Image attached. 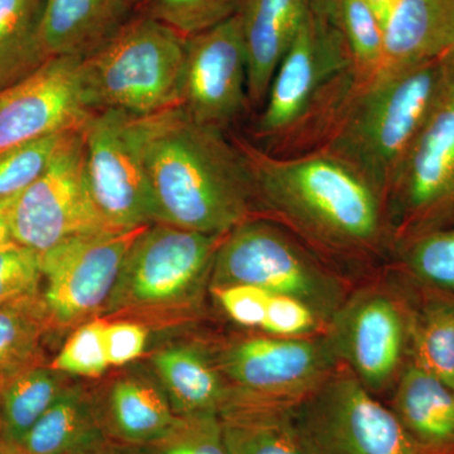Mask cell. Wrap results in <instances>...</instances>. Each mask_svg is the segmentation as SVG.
I'll return each instance as SVG.
<instances>
[{
	"label": "cell",
	"instance_id": "cell-4",
	"mask_svg": "<svg viewBox=\"0 0 454 454\" xmlns=\"http://www.w3.org/2000/svg\"><path fill=\"white\" fill-rule=\"evenodd\" d=\"M447 74V55L414 67L380 71L357 86L319 148L360 173L387 203Z\"/></svg>",
	"mask_w": 454,
	"mask_h": 454
},
{
	"label": "cell",
	"instance_id": "cell-24",
	"mask_svg": "<svg viewBox=\"0 0 454 454\" xmlns=\"http://www.w3.org/2000/svg\"><path fill=\"white\" fill-rule=\"evenodd\" d=\"M107 441L97 397L68 384L18 446L27 454H77Z\"/></svg>",
	"mask_w": 454,
	"mask_h": 454
},
{
	"label": "cell",
	"instance_id": "cell-46",
	"mask_svg": "<svg viewBox=\"0 0 454 454\" xmlns=\"http://www.w3.org/2000/svg\"><path fill=\"white\" fill-rule=\"evenodd\" d=\"M454 454V453H453Z\"/></svg>",
	"mask_w": 454,
	"mask_h": 454
},
{
	"label": "cell",
	"instance_id": "cell-26",
	"mask_svg": "<svg viewBox=\"0 0 454 454\" xmlns=\"http://www.w3.org/2000/svg\"><path fill=\"white\" fill-rule=\"evenodd\" d=\"M65 373L35 366L9 379L2 387L0 438L18 444L67 387Z\"/></svg>",
	"mask_w": 454,
	"mask_h": 454
},
{
	"label": "cell",
	"instance_id": "cell-11",
	"mask_svg": "<svg viewBox=\"0 0 454 454\" xmlns=\"http://www.w3.org/2000/svg\"><path fill=\"white\" fill-rule=\"evenodd\" d=\"M11 226L14 243L38 254L76 236L113 230L90 192L82 129L74 131L37 181L14 197Z\"/></svg>",
	"mask_w": 454,
	"mask_h": 454
},
{
	"label": "cell",
	"instance_id": "cell-2",
	"mask_svg": "<svg viewBox=\"0 0 454 454\" xmlns=\"http://www.w3.org/2000/svg\"><path fill=\"white\" fill-rule=\"evenodd\" d=\"M252 175L256 207L325 252L365 254L387 245L391 230L380 193L348 163L315 149L280 157L231 134Z\"/></svg>",
	"mask_w": 454,
	"mask_h": 454
},
{
	"label": "cell",
	"instance_id": "cell-35",
	"mask_svg": "<svg viewBox=\"0 0 454 454\" xmlns=\"http://www.w3.org/2000/svg\"><path fill=\"white\" fill-rule=\"evenodd\" d=\"M405 244V260L417 276L454 289V227L427 232Z\"/></svg>",
	"mask_w": 454,
	"mask_h": 454
},
{
	"label": "cell",
	"instance_id": "cell-29",
	"mask_svg": "<svg viewBox=\"0 0 454 454\" xmlns=\"http://www.w3.org/2000/svg\"><path fill=\"white\" fill-rule=\"evenodd\" d=\"M74 131L51 134L0 153V199L16 196L37 181Z\"/></svg>",
	"mask_w": 454,
	"mask_h": 454
},
{
	"label": "cell",
	"instance_id": "cell-42",
	"mask_svg": "<svg viewBox=\"0 0 454 454\" xmlns=\"http://www.w3.org/2000/svg\"><path fill=\"white\" fill-rule=\"evenodd\" d=\"M313 5L333 20L340 0H312Z\"/></svg>",
	"mask_w": 454,
	"mask_h": 454
},
{
	"label": "cell",
	"instance_id": "cell-36",
	"mask_svg": "<svg viewBox=\"0 0 454 454\" xmlns=\"http://www.w3.org/2000/svg\"><path fill=\"white\" fill-rule=\"evenodd\" d=\"M325 322L324 317L304 301L271 293L262 331L269 336L309 337L318 333Z\"/></svg>",
	"mask_w": 454,
	"mask_h": 454
},
{
	"label": "cell",
	"instance_id": "cell-1",
	"mask_svg": "<svg viewBox=\"0 0 454 454\" xmlns=\"http://www.w3.org/2000/svg\"><path fill=\"white\" fill-rule=\"evenodd\" d=\"M137 131L157 223L226 235L254 217L252 175L225 131L181 106L137 116Z\"/></svg>",
	"mask_w": 454,
	"mask_h": 454
},
{
	"label": "cell",
	"instance_id": "cell-38",
	"mask_svg": "<svg viewBox=\"0 0 454 454\" xmlns=\"http://www.w3.org/2000/svg\"><path fill=\"white\" fill-rule=\"evenodd\" d=\"M148 330L131 321H107L106 348L110 366H124L145 354L148 345Z\"/></svg>",
	"mask_w": 454,
	"mask_h": 454
},
{
	"label": "cell",
	"instance_id": "cell-16",
	"mask_svg": "<svg viewBox=\"0 0 454 454\" xmlns=\"http://www.w3.org/2000/svg\"><path fill=\"white\" fill-rule=\"evenodd\" d=\"M328 342L337 360L372 393L387 389L404 351L402 310L384 292H365L333 316Z\"/></svg>",
	"mask_w": 454,
	"mask_h": 454
},
{
	"label": "cell",
	"instance_id": "cell-21",
	"mask_svg": "<svg viewBox=\"0 0 454 454\" xmlns=\"http://www.w3.org/2000/svg\"><path fill=\"white\" fill-rule=\"evenodd\" d=\"M390 409L429 454L454 447V390L417 361L400 376Z\"/></svg>",
	"mask_w": 454,
	"mask_h": 454
},
{
	"label": "cell",
	"instance_id": "cell-10",
	"mask_svg": "<svg viewBox=\"0 0 454 454\" xmlns=\"http://www.w3.org/2000/svg\"><path fill=\"white\" fill-rule=\"evenodd\" d=\"M146 226L76 236L40 254L46 283L41 301L50 327H77L104 312L128 252Z\"/></svg>",
	"mask_w": 454,
	"mask_h": 454
},
{
	"label": "cell",
	"instance_id": "cell-32",
	"mask_svg": "<svg viewBox=\"0 0 454 454\" xmlns=\"http://www.w3.org/2000/svg\"><path fill=\"white\" fill-rule=\"evenodd\" d=\"M243 3L244 0H149L139 13L166 23L187 38L235 16Z\"/></svg>",
	"mask_w": 454,
	"mask_h": 454
},
{
	"label": "cell",
	"instance_id": "cell-28",
	"mask_svg": "<svg viewBox=\"0 0 454 454\" xmlns=\"http://www.w3.org/2000/svg\"><path fill=\"white\" fill-rule=\"evenodd\" d=\"M333 22L354 62L358 85L380 73L384 65V28L367 0H340Z\"/></svg>",
	"mask_w": 454,
	"mask_h": 454
},
{
	"label": "cell",
	"instance_id": "cell-13",
	"mask_svg": "<svg viewBox=\"0 0 454 454\" xmlns=\"http://www.w3.org/2000/svg\"><path fill=\"white\" fill-rule=\"evenodd\" d=\"M337 364L327 339L265 334L232 340L216 365L235 393L294 405L324 384Z\"/></svg>",
	"mask_w": 454,
	"mask_h": 454
},
{
	"label": "cell",
	"instance_id": "cell-17",
	"mask_svg": "<svg viewBox=\"0 0 454 454\" xmlns=\"http://www.w3.org/2000/svg\"><path fill=\"white\" fill-rule=\"evenodd\" d=\"M310 7L312 0H244L238 14L247 49L250 109H262L278 66Z\"/></svg>",
	"mask_w": 454,
	"mask_h": 454
},
{
	"label": "cell",
	"instance_id": "cell-12",
	"mask_svg": "<svg viewBox=\"0 0 454 454\" xmlns=\"http://www.w3.org/2000/svg\"><path fill=\"white\" fill-rule=\"evenodd\" d=\"M82 137L90 192L106 225L131 230L157 223L137 116L115 110L94 113Z\"/></svg>",
	"mask_w": 454,
	"mask_h": 454
},
{
	"label": "cell",
	"instance_id": "cell-8",
	"mask_svg": "<svg viewBox=\"0 0 454 454\" xmlns=\"http://www.w3.org/2000/svg\"><path fill=\"white\" fill-rule=\"evenodd\" d=\"M292 413L306 454H429L345 365Z\"/></svg>",
	"mask_w": 454,
	"mask_h": 454
},
{
	"label": "cell",
	"instance_id": "cell-31",
	"mask_svg": "<svg viewBox=\"0 0 454 454\" xmlns=\"http://www.w3.org/2000/svg\"><path fill=\"white\" fill-rule=\"evenodd\" d=\"M140 454H230L219 414L178 415L172 428Z\"/></svg>",
	"mask_w": 454,
	"mask_h": 454
},
{
	"label": "cell",
	"instance_id": "cell-19",
	"mask_svg": "<svg viewBox=\"0 0 454 454\" xmlns=\"http://www.w3.org/2000/svg\"><path fill=\"white\" fill-rule=\"evenodd\" d=\"M454 46V0H397L384 22L381 71L414 67Z\"/></svg>",
	"mask_w": 454,
	"mask_h": 454
},
{
	"label": "cell",
	"instance_id": "cell-22",
	"mask_svg": "<svg viewBox=\"0 0 454 454\" xmlns=\"http://www.w3.org/2000/svg\"><path fill=\"white\" fill-rule=\"evenodd\" d=\"M230 454H306L292 405L265 402L230 389L219 413Z\"/></svg>",
	"mask_w": 454,
	"mask_h": 454
},
{
	"label": "cell",
	"instance_id": "cell-34",
	"mask_svg": "<svg viewBox=\"0 0 454 454\" xmlns=\"http://www.w3.org/2000/svg\"><path fill=\"white\" fill-rule=\"evenodd\" d=\"M42 282L40 254L17 243L0 247V307L40 300Z\"/></svg>",
	"mask_w": 454,
	"mask_h": 454
},
{
	"label": "cell",
	"instance_id": "cell-44",
	"mask_svg": "<svg viewBox=\"0 0 454 454\" xmlns=\"http://www.w3.org/2000/svg\"><path fill=\"white\" fill-rule=\"evenodd\" d=\"M2 387L3 385L0 384V403H2ZM0 424H2V418H0Z\"/></svg>",
	"mask_w": 454,
	"mask_h": 454
},
{
	"label": "cell",
	"instance_id": "cell-27",
	"mask_svg": "<svg viewBox=\"0 0 454 454\" xmlns=\"http://www.w3.org/2000/svg\"><path fill=\"white\" fill-rule=\"evenodd\" d=\"M49 328L41 298L0 307V384L42 365L41 337Z\"/></svg>",
	"mask_w": 454,
	"mask_h": 454
},
{
	"label": "cell",
	"instance_id": "cell-7",
	"mask_svg": "<svg viewBox=\"0 0 454 454\" xmlns=\"http://www.w3.org/2000/svg\"><path fill=\"white\" fill-rule=\"evenodd\" d=\"M210 279L211 288L252 286L297 298L325 319L342 306L337 280L283 229L255 217L225 235Z\"/></svg>",
	"mask_w": 454,
	"mask_h": 454
},
{
	"label": "cell",
	"instance_id": "cell-5",
	"mask_svg": "<svg viewBox=\"0 0 454 454\" xmlns=\"http://www.w3.org/2000/svg\"><path fill=\"white\" fill-rule=\"evenodd\" d=\"M186 38L138 13L82 57V82L92 113L149 116L179 106Z\"/></svg>",
	"mask_w": 454,
	"mask_h": 454
},
{
	"label": "cell",
	"instance_id": "cell-40",
	"mask_svg": "<svg viewBox=\"0 0 454 454\" xmlns=\"http://www.w3.org/2000/svg\"><path fill=\"white\" fill-rule=\"evenodd\" d=\"M77 454H140L138 448L125 446V444L116 443V442L107 441L88 450H83Z\"/></svg>",
	"mask_w": 454,
	"mask_h": 454
},
{
	"label": "cell",
	"instance_id": "cell-6",
	"mask_svg": "<svg viewBox=\"0 0 454 454\" xmlns=\"http://www.w3.org/2000/svg\"><path fill=\"white\" fill-rule=\"evenodd\" d=\"M223 238L162 223L146 226L131 245L103 313L166 312L190 304L211 278Z\"/></svg>",
	"mask_w": 454,
	"mask_h": 454
},
{
	"label": "cell",
	"instance_id": "cell-37",
	"mask_svg": "<svg viewBox=\"0 0 454 454\" xmlns=\"http://www.w3.org/2000/svg\"><path fill=\"white\" fill-rule=\"evenodd\" d=\"M221 309L235 324L262 330L271 293L252 286L211 288Z\"/></svg>",
	"mask_w": 454,
	"mask_h": 454
},
{
	"label": "cell",
	"instance_id": "cell-45",
	"mask_svg": "<svg viewBox=\"0 0 454 454\" xmlns=\"http://www.w3.org/2000/svg\"><path fill=\"white\" fill-rule=\"evenodd\" d=\"M450 56L454 57V46L450 51Z\"/></svg>",
	"mask_w": 454,
	"mask_h": 454
},
{
	"label": "cell",
	"instance_id": "cell-41",
	"mask_svg": "<svg viewBox=\"0 0 454 454\" xmlns=\"http://www.w3.org/2000/svg\"><path fill=\"white\" fill-rule=\"evenodd\" d=\"M367 2L370 3V5H372L373 11H375V13L378 14L382 28H384V22L387 20L391 8L394 7V4H395L397 0H367Z\"/></svg>",
	"mask_w": 454,
	"mask_h": 454
},
{
	"label": "cell",
	"instance_id": "cell-30",
	"mask_svg": "<svg viewBox=\"0 0 454 454\" xmlns=\"http://www.w3.org/2000/svg\"><path fill=\"white\" fill-rule=\"evenodd\" d=\"M417 363L454 390V306L430 309L415 331Z\"/></svg>",
	"mask_w": 454,
	"mask_h": 454
},
{
	"label": "cell",
	"instance_id": "cell-15",
	"mask_svg": "<svg viewBox=\"0 0 454 454\" xmlns=\"http://www.w3.org/2000/svg\"><path fill=\"white\" fill-rule=\"evenodd\" d=\"M82 57H50L0 90V153L51 134L80 130L92 115L82 82Z\"/></svg>",
	"mask_w": 454,
	"mask_h": 454
},
{
	"label": "cell",
	"instance_id": "cell-3",
	"mask_svg": "<svg viewBox=\"0 0 454 454\" xmlns=\"http://www.w3.org/2000/svg\"><path fill=\"white\" fill-rule=\"evenodd\" d=\"M357 86L342 33L312 2L269 86L253 142L280 157L318 149Z\"/></svg>",
	"mask_w": 454,
	"mask_h": 454
},
{
	"label": "cell",
	"instance_id": "cell-43",
	"mask_svg": "<svg viewBox=\"0 0 454 454\" xmlns=\"http://www.w3.org/2000/svg\"><path fill=\"white\" fill-rule=\"evenodd\" d=\"M0 454H27L18 444L11 443L0 438Z\"/></svg>",
	"mask_w": 454,
	"mask_h": 454
},
{
	"label": "cell",
	"instance_id": "cell-39",
	"mask_svg": "<svg viewBox=\"0 0 454 454\" xmlns=\"http://www.w3.org/2000/svg\"><path fill=\"white\" fill-rule=\"evenodd\" d=\"M16 196L0 199V247L14 243L12 235L11 208Z\"/></svg>",
	"mask_w": 454,
	"mask_h": 454
},
{
	"label": "cell",
	"instance_id": "cell-33",
	"mask_svg": "<svg viewBox=\"0 0 454 454\" xmlns=\"http://www.w3.org/2000/svg\"><path fill=\"white\" fill-rule=\"evenodd\" d=\"M107 321L100 317L77 325L50 367L65 375L98 378L110 366L106 348Z\"/></svg>",
	"mask_w": 454,
	"mask_h": 454
},
{
	"label": "cell",
	"instance_id": "cell-20",
	"mask_svg": "<svg viewBox=\"0 0 454 454\" xmlns=\"http://www.w3.org/2000/svg\"><path fill=\"white\" fill-rule=\"evenodd\" d=\"M138 13V0H46L42 40L49 57H85Z\"/></svg>",
	"mask_w": 454,
	"mask_h": 454
},
{
	"label": "cell",
	"instance_id": "cell-9",
	"mask_svg": "<svg viewBox=\"0 0 454 454\" xmlns=\"http://www.w3.org/2000/svg\"><path fill=\"white\" fill-rule=\"evenodd\" d=\"M447 59L443 90L387 197L391 235L402 243L454 219V57Z\"/></svg>",
	"mask_w": 454,
	"mask_h": 454
},
{
	"label": "cell",
	"instance_id": "cell-23",
	"mask_svg": "<svg viewBox=\"0 0 454 454\" xmlns=\"http://www.w3.org/2000/svg\"><path fill=\"white\" fill-rule=\"evenodd\" d=\"M152 369L177 415L219 414L229 396L230 387L219 367L196 346L158 349Z\"/></svg>",
	"mask_w": 454,
	"mask_h": 454
},
{
	"label": "cell",
	"instance_id": "cell-25",
	"mask_svg": "<svg viewBox=\"0 0 454 454\" xmlns=\"http://www.w3.org/2000/svg\"><path fill=\"white\" fill-rule=\"evenodd\" d=\"M46 0H0V90L50 59L42 40Z\"/></svg>",
	"mask_w": 454,
	"mask_h": 454
},
{
	"label": "cell",
	"instance_id": "cell-14",
	"mask_svg": "<svg viewBox=\"0 0 454 454\" xmlns=\"http://www.w3.org/2000/svg\"><path fill=\"white\" fill-rule=\"evenodd\" d=\"M179 106L193 121L225 133L250 107L239 14L186 38Z\"/></svg>",
	"mask_w": 454,
	"mask_h": 454
},
{
	"label": "cell",
	"instance_id": "cell-18",
	"mask_svg": "<svg viewBox=\"0 0 454 454\" xmlns=\"http://www.w3.org/2000/svg\"><path fill=\"white\" fill-rule=\"evenodd\" d=\"M98 404L107 438L129 447L153 443L178 418L157 376L142 370L119 375Z\"/></svg>",
	"mask_w": 454,
	"mask_h": 454
}]
</instances>
